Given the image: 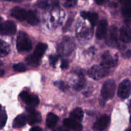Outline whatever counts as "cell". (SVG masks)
Masks as SVG:
<instances>
[{"label": "cell", "instance_id": "cell-1", "mask_svg": "<svg viewBox=\"0 0 131 131\" xmlns=\"http://www.w3.org/2000/svg\"><path fill=\"white\" fill-rule=\"evenodd\" d=\"M32 43L30 39L24 32H20L17 39V49L20 52L29 51L31 49Z\"/></svg>", "mask_w": 131, "mask_h": 131}, {"label": "cell", "instance_id": "cell-2", "mask_svg": "<svg viewBox=\"0 0 131 131\" xmlns=\"http://www.w3.org/2000/svg\"><path fill=\"white\" fill-rule=\"evenodd\" d=\"M116 90V84L113 80H107L102 85L101 95L104 99H111L113 97Z\"/></svg>", "mask_w": 131, "mask_h": 131}, {"label": "cell", "instance_id": "cell-3", "mask_svg": "<svg viewBox=\"0 0 131 131\" xmlns=\"http://www.w3.org/2000/svg\"><path fill=\"white\" fill-rule=\"evenodd\" d=\"M109 73V69L101 66H93L88 71V75L95 80H99L106 76Z\"/></svg>", "mask_w": 131, "mask_h": 131}, {"label": "cell", "instance_id": "cell-4", "mask_svg": "<svg viewBox=\"0 0 131 131\" xmlns=\"http://www.w3.org/2000/svg\"><path fill=\"white\" fill-rule=\"evenodd\" d=\"M106 42L110 47H116L118 43V28L115 26H111L106 33Z\"/></svg>", "mask_w": 131, "mask_h": 131}, {"label": "cell", "instance_id": "cell-5", "mask_svg": "<svg viewBox=\"0 0 131 131\" xmlns=\"http://www.w3.org/2000/svg\"><path fill=\"white\" fill-rule=\"evenodd\" d=\"M16 30V25L11 20H7L0 24V35H12L15 34Z\"/></svg>", "mask_w": 131, "mask_h": 131}, {"label": "cell", "instance_id": "cell-6", "mask_svg": "<svg viewBox=\"0 0 131 131\" xmlns=\"http://www.w3.org/2000/svg\"><path fill=\"white\" fill-rule=\"evenodd\" d=\"M118 61V56L117 55H113L109 51L104 52L102 55V62L101 65L105 68H107L109 69L110 67H115Z\"/></svg>", "mask_w": 131, "mask_h": 131}, {"label": "cell", "instance_id": "cell-7", "mask_svg": "<svg viewBox=\"0 0 131 131\" xmlns=\"http://www.w3.org/2000/svg\"><path fill=\"white\" fill-rule=\"evenodd\" d=\"M131 93V83L129 80L125 79L120 84L118 90V95L122 99L128 98Z\"/></svg>", "mask_w": 131, "mask_h": 131}, {"label": "cell", "instance_id": "cell-8", "mask_svg": "<svg viewBox=\"0 0 131 131\" xmlns=\"http://www.w3.org/2000/svg\"><path fill=\"white\" fill-rule=\"evenodd\" d=\"M110 117L107 115L101 116L94 124L93 129L95 130L102 131L106 129L110 124Z\"/></svg>", "mask_w": 131, "mask_h": 131}, {"label": "cell", "instance_id": "cell-9", "mask_svg": "<svg viewBox=\"0 0 131 131\" xmlns=\"http://www.w3.org/2000/svg\"><path fill=\"white\" fill-rule=\"evenodd\" d=\"M107 31V21L106 19L100 20L97 25L96 37L98 39H102L105 37Z\"/></svg>", "mask_w": 131, "mask_h": 131}, {"label": "cell", "instance_id": "cell-10", "mask_svg": "<svg viewBox=\"0 0 131 131\" xmlns=\"http://www.w3.org/2000/svg\"><path fill=\"white\" fill-rule=\"evenodd\" d=\"M120 40L124 43L131 42V28L128 26H124L120 30Z\"/></svg>", "mask_w": 131, "mask_h": 131}, {"label": "cell", "instance_id": "cell-11", "mask_svg": "<svg viewBox=\"0 0 131 131\" xmlns=\"http://www.w3.org/2000/svg\"><path fill=\"white\" fill-rule=\"evenodd\" d=\"M26 14L27 12L24 9L18 7V6L14 8L11 11L12 16L20 21H23V20H26Z\"/></svg>", "mask_w": 131, "mask_h": 131}, {"label": "cell", "instance_id": "cell-12", "mask_svg": "<svg viewBox=\"0 0 131 131\" xmlns=\"http://www.w3.org/2000/svg\"><path fill=\"white\" fill-rule=\"evenodd\" d=\"M63 124L65 127L72 130L76 131H81L83 130V126L78 122L71 118H67L63 120Z\"/></svg>", "mask_w": 131, "mask_h": 131}, {"label": "cell", "instance_id": "cell-13", "mask_svg": "<svg viewBox=\"0 0 131 131\" xmlns=\"http://www.w3.org/2000/svg\"><path fill=\"white\" fill-rule=\"evenodd\" d=\"M42 117L39 112L36 111H33L30 112L27 116V122L30 125H34V124L39 123L41 122Z\"/></svg>", "mask_w": 131, "mask_h": 131}, {"label": "cell", "instance_id": "cell-14", "mask_svg": "<svg viewBox=\"0 0 131 131\" xmlns=\"http://www.w3.org/2000/svg\"><path fill=\"white\" fill-rule=\"evenodd\" d=\"M27 122V116L25 114L19 115L14 119L13 127L14 128H20L26 125Z\"/></svg>", "mask_w": 131, "mask_h": 131}, {"label": "cell", "instance_id": "cell-15", "mask_svg": "<svg viewBox=\"0 0 131 131\" xmlns=\"http://www.w3.org/2000/svg\"><path fill=\"white\" fill-rule=\"evenodd\" d=\"M26 20L28 24L32 26H35L39 23V19L37 17V13L33 10H29L27 12Z\"/></svg>", "mask_w": 131, "mask_h": 131}, {"label": "cell", "instance_id": "cell-16", "mask_svg": "<svg viewBox=\"0 0 131 131\" xmlns=\"http://www.w3.org/2000/svg\"><path fill=\"white\" fill-rule=\"evenodd\" d=\"M81 15L84 19H88L92 26H95L98 20V15L94 12H83L81 14Z\"/></svg>", "mask_w": 131, "mask_h": 131}, {"label": "cell", "instance_id": "cell-17", "mask_svg": "<svg viewBox=\"0 0 131 131\" xmlns=\"http://www.w3.org/2000/svg\"><path fill=\"white\" fill-rule=\"evenodd\" d=\"M47 48V44H46V43H38V44L37 46V47H36L34 52H33L32 54L40 60V59L43 56V54H44L45 52H46Z\"/></svg>", "mask_w": 131, "mask_h": 131}, {"label": "cell", "instance_id": "cell-18", "mask_svg": "<svg viewBox=\"0 0 131 131\" xmlns=\"http://www.w3.org/2000/svg\"><path fill=\"white\" fill-rule=\"evenodd\" d=\"M83 116H84L83 111L80 107H77V108H75L70 114V118L78 122L82 121V120L83 118Z\"/></svg>", "mask_w": 131, "mask_h": 131}, {"label": "cell", "instance_id": "cell-19", "mask_svg": "<svg viewBox=\"0 0 131 131\" xmlns=\"http://www.w3.org/2000/svg\"><path fill=\"white\" fill-rule=\"evenodd\" d=\"M59 118L55 114L50 113L46 118V125L49 128H52L57 124Z\"/></svg>", "mask_w": 131, "mask_h": 131}, {"label": "cell", "instance_id": "cell-20", "mask_svg": "<svg viewBox=\"0 0 131 131\" xmlns=\"http://www.w3.org/2000/svg\"><path fill=\"white\" fill-rule=\"evenodd\" d=\"M122 13L127 23H131V2L124 5L122 10Z\"/></svg>", "mask_w": 131, "mask_h": 131}, {"label": "cell", "instance_id": "cell-21", "mask_svg": "<svg viewBox=\"0 0 131 131\" xmlns=\"http://www.w3.org/2000/svg\"><path fill=\"white\" fill-rule=\"evenodd\" d=\"M9 52V46L6 42L0 40V57L6 56Z\"/></svg>", "mask_w": 131, "mask_h": 131}, {"label": "cell", "instance_id": "cell-22", "mask_svg": "<svg viewBox=\"0 0 131 131\" xmlns=\"http://www.w3.org/2000/svg\"><path fill=\"white\" fill-rule=\"evenodd\" d=\"M26 61L29 65L32 67H38L40 64L39 59L36 58L33 54H31L30 56L27 57L26 59Z\"/></svg>", "mask_w": 131, "mask_h": 131}, {"label": "cell", "instance_id": "cell-23", "mask_svg": "<svg viewBox=\"0 0 131 131\" xmlns=\"http://www.w3.org/2000/svg\"><path fill=\"white\" fill-rule=\"evenodd\" d=\"M19 97H20V98L21 99V100L24 102V103L28 104L30 102L33 96H31L30 94H29L27 92H24H24H22L21 93H20Z\"/></svg>", "mask_w": 131, "mask_h": 131}, {"label": "cell", "instance_id": "cell-24", "mask_svg": "<svg viewBox=\"0 0 131 131\" xmlns=\"http://www.w3.org/2000/svg\"><path fill=\"white\" fill-rule=\"evenodd\" d=\"M58 0H44V1H40L38 3V6L40 8H47L49 6V5L52 4V5H55L57 3Z\"/></svg>", "mask_w": 131, "mask_h": 131}, {"label": "cell", "instance_id": "cell-25", "mask_svg": "<svg viewBox=\"0 0 131 131\" xmlns=\"http://www.w3.org/2000/svg\"><path fill=\"white\" fill-rule=\"evenodd\" d=\"M85 84L86 82L85 79H84V76H83V75L81 74L80 79H79V81H78V83L75 85V89L76 90H82L84 88Z\"/></svg>", "mask_w": 131, "mask_h": 131}, {"label": "cell", "instance_id": "cell-26", "mask_svg": "<svg viewBox=\"0 0 131 131\" xmlns=\"http://www.w3.org/2000/svg\"><path fill=\"white\" fill-rule=\"evenodd\" d=\"M7 120V115L5 111L0 113V129H3L5 125Z\"/></svg>", "mask_w": 131, "mask_h": 131}, {"label": "cell", "instance_id": "cell-27", "mask_svg": "<svg viewBox=\"0 0 131 131\" xmlns=\"http://www.w3.org/2000/svg\"><path fill=\"white\" fill-rule=\"evenodd\" d=\"M14 70L17 72H24L26 70V67L25 65L22 63H19L15 64V65L13 66Z\"/></svg>", "mask_w": 131, "mask_h": 131}, {"label": "cell", "instance_id": "cell-28", "mask_svg": "<svg viewBox=\"0 0 131 131\" xmlns=\"http://www.w3.org/2000/svg\"><path fill=\"white\" fill-rule=\"evenodd\" d=\"M61 3L65 7H72L77 3V0H61Z\"/></svg>", "mask_w": 131, "mask_h": 131}, {"label": "cell", "instance_id": "cell-29", "mask_svg": "<svg viewBox=\"0 0 131 131\" xmlns=\"http://www.w3.org/2000/svg\"><path fill=\"white\" fill-rule=\"evenodd\" d=\"M54 84L56 86L58 87L60 89H61V90L65 91L66 90L67 88V84L62 81L56 82V83H54Z\"/></svg>", "mask_w": 131, "mask_h": 131}, {"label": "cell", "instance_id": "cell-30", "mask_svg": "<svg viewBox=\"0 0 131 131\" xmlns=\"http://www.w3.org/2000/svg\"><path fill=\"white\" fill-rule=\"evenodd\" d=\"M58 60V57L56 55H51L49 56V62L51 65H52L53 67L55 66Z\"/></svg>", "mask_w": 131, "mask_h": 131}, {"label": "cell", "instance_id": "cell-31", "mask_svg": "<svg viewBox=\"0 0 131 131\" xmlns=\"http://www.w3.org/2000/svg\"><path fill=\"white\" fill-rule=\"evenodd\" d=\"M68 67H69V63H68L67 61L66 60H63L62 62H61V67L62 69H67Z\"/></svg>", "mask_w": 131, "mask_h": 131}, {"label": "cell", "instance_id": "cell-32", "mask_svg": "<svg viewBox=\"0 0 131 131\" xmlns=\"http://www.w3.org/2000/svg\"><path fill=\"white\" fill-rule=\"evenodd\" d=\"M53 131H69V130L63 127H58L56 128Z\"/></svg>", "mask_w": 131, "mask_h": 131}, {"label": "cell", "instance_id": "cell-33", "mask_svg": "<svg viewBox=\"0 0 131 131\" xmlns=\"http://www.w3.org/2000/svg\"><path fill=\"white\" fill-rule=\"evenodd\" d=\"M30 131H42V129L41 127H40L36 126L32 127L30 129Z\"/></svg>", "mask_w": 131, "mask_h": 131}, {"label": "cell", "instance_id": "cell-34", "mask_svg": "<svg viewBox=\"0 0 131 131\" xmlns=\"http://www.w3.org/2000/svg\"><path fill=\"white\" fill-rule=\"evenodd\" d=\"M105 1H106V0H95V2L97 5H103L105 3Z\"/></svg>", "mask_w": 131, "mask_h": 131}, {"label": "cell", "instance_id": "cell-35", "mask_svg": "<svg viewBox=\"0 0 131 131\" xmlns=\"http://www.w3.org/2000/svg\"><path fill=\"white\" fill-rule=\"evenodd\" d=\"M120 3H121L122 5H126V4L129 3L131 2V0H119Z\"/></svg>", "mask_w": 131, "mask_h": 131}, {"label": "cell", "instance_id": "cell-36", "mask_svg": "<svg viewBox=\"0 0 131 131\" xmlns=\"http://www.w3.org/2000/svg\"><path fill=\"white\" fill-rule=\"evenodd\" d=\"M4 74H5V70L3 69H0V78L2 77Z\"/></svg>", "mask_w": 131, "mask_h": 131}, {"label": "cell", "instance_id": "cell-37", "mask_svg": "<svg viewBox=\"0 0 131 131\" xmlns=\"http://www.w3.org/2000/svg\"><path fill=\"white\" fill-rule=\"evenodd\" d=\"M127 55L128 56H129V57H130L131 56V51L130 50H129V51H128L127 52Z\"/></svg>", "mask_w": 131, "mask_h": 131}, {"label": "cell", "instance_id": "cell-38", "mask_svg": "<svg viewBox=\"0 0 131 131\" xmlns=\"http://www.w3.org/2000/svg\"><path fill=\"white\" fill-rule=\"evenodd\" d=\"M6 1H13V2H20L22 0H6Z\"/></svg>", "mask_w": 131, "mask_h": 131}, {"label": "cell", "instance_id": "cell-39", "mask_svg": "<svg viewBox=\"0 0 131 131\" xmlns=\"http://www.w3.org/2000/svg\"><path fill=\"white\" fill-rule=\"evenodd\" d=\"M3 65V62L1 61H0V67H1Z\"/></svg>", "mask_w": 131, "mask_h": 131}, {"label": "cell", "instance_id": "cell-40", "mask_svg": "<svg viewBox=\"0 0 131 131\" xmlns=\"http://www.w3.org/2000/svg\"><path fill=\"white\" fill-rule=\"evenodd\" d=\"M1 108H2V107H1V106L0 105V113H1Z\"/></svg>", "mask_w": 131, "mask_h": 131}, {"label": "cell", "instance_id": "cell-41", "mask_svg": "<svg viewBox=\"0 0 131 131\" xmlns=\"http://www.w3.org/2000/svg\"><path fill=\"white\" fill-rule=\"evenodd\" d=\"M2 20H3V19H2V18H1V17H0V23H1V22L2 21Z\"/></svg>", "mask_w": 131, "mask_h": 131}, {"label": "cell", "instance_id": "cell-42", "mask_svg": "<svg viewBox=\"0 0 131 131\" xmlns=\"http://www.w3.org/2000/svg\"><path fill=\"white\" fill-rule=\"evenodd\" d=\"M125 131H131V129H128V130H125Z\"/></svg>", "mask_w": 131, "mask_h": 131}, {"label": "cell", "instance_id": "cell-43", "mask_svg": "<svg viewBox=\"0 0 131 131\" xmlns=\"http://www.w3.org/2000/svg\"><path fill=\"white\" fill-rule=\"evenodd\" d=\"M130 122L131 123V116H130Z\"/></svg>", "mask_w": 131, "mask_h": 131}]
</instances>
